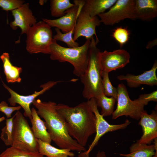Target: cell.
<instances>
[{
  "label": "cell",
  "mask_w": 157,
  "mask_h": 157,
  "mask_svg": "<svg viewBox=\"0 0 157 157\" xmlns=\"http://www.w3.org/2000/svg\"><path fill=\"white\" fill-rule=\"evenodd\" d=\"M118 95L117 107L112 114V118L115 119L123 116H129L132 119L139 120L143 111L144 105L137 99L131 100L125 85L119 84L117 88Z\"/></svg>",
  "instance_id": "7"
},
{
  "label": "cell",
  "mask_w": 157,
  "mask_h": 157,
  "mask_svg": "<svg viewBox=\"0 0 157 157\" xmlns=\"http://www.w3.org/2000/svg\"><path fill=\"white\" fill-rule=\"evenodd\" d=\"M79 5V11L74 28L73 38L76 41L81 37H85L86 40H91L95 35L96 41L97 43L99 40L97 37L96 28L101 24L98 16H90L82 9L83 0H76Z\"/></svg>",
  "instance_id": "10"
},
{
  "label": "cell",
  "mask_w": 157,
  "mask_h": 157,
  "mask_svg": "<svg viewBox=\"0 0 157 157\" xmlns=\"http://www.w3.org/2000/svg\"><path fill=\"white\" fill-rule=\"evenodd\" d=\"M95 98L98 107L101 108L100 113L103 117L112 115L114 111L116 99L107 97L103 93Z\"/></svg>",
  "instance_id": "23"
},
{
  "label": "cell",
  "mask_w": 157,
  "mask_h": 157,
  "mask_svg": "<svg viewBox=\"0 0 157 157\" xmlns=\"http://www.w3.org/2000/svg\"><path fill=\"white\" fill-rule=\"evenodd\" d=\"M74 3V6L66 10L64 16L54 19L43 18L42 21L51 27L59 29L63 33L70 32L74 28L79 11L78 4L75 0Z\"/></svg>",
  "instance_id": "15"
},
{
  "label": "cell",
  "mask_w": 157,
  "mask_h": 157,
  "mask_svg": "<svg viewBox=\"0 0 157 157\" xmlns=\"http://www.w3.org/2000/svg\"><path fill=\"white\" fill-rule=\"evenodd\" d=\"M0 58L3 63L7 81L8 83H20L22 80L20 74L22 72V68L13 65L10 60L9 54L8 53H3Z\"/></svg>",
  "instance_id": "21"
},
{
  "label": "cell",
  "mask_w": 157,
  "mask_h": 157,
  "mask_svg": "<svg viewBox=\"0 0 157 157\" xmlns=\"http://www.w3.org/2000/svg\"><path fill=\"white\" fill-rule=\"evenodd\" d=\"M75 4L69 0H51L50 1L51 15L55 17H61L65 14V12Z\"/></svg>",
  "instance_id": "24"
},
{
  "label": "cell",
  "mask_w": 157,
  "mask_h": 157,
  "mask_svg": "<svg viewBox=\"0 0 157 157\" xmlns=\"http://www.w3.org/2000/svg\"><path fill=\"white\" fill-rule=\"evenodd\" d=\"M130 58L129 53L123 49L101 52L99 60L102 71L109 73L122 68L129 63Z\"/></svg>",
  "instance_id": "12"
},
{
  "label": "cell",
  "mask_w": 157,
  "mask_h": 157,
  "mask_svg": "<svg viewBox=\"0 0 157 157\" xmlns=\"http://www.w3.org/2000/svg\"><path fill=\"white\" fill-rule=\"evenodd\" d=\"M113 36L120 46L122 47L128 41L129 38V33L126 28L119 27L115 30Z\"/></svg>",
  "instance_id": "29"
},
{
  "label": "cell",
  "mask_w": 157,
  "mask_h": 157,
  "mask_svg": "<svg viewBox=\"0 0 157 157\" xmlns=\"http://www.w3.org/2000/svg\"><path fill=\"white\" fill-rule=\"evenodd\" d=\"M90 41L91 40H86L82 45L70 48L62 46L53 40L50 47V58L52 60L70 63L74 67L73 74L80 77L87 67Z\"/></svg>",
  "instance_id": "4"
},
{
  "label": "cell",
  "mask_w": 157,
  "mask_h": 157,
  "mask_svg": "<svg viewBox=\"0 0 157 157\" xmlns=\"http://www.w3.org/2000/svg\"><path fill=\"white\" fill-rule=\"evenodd\" d=\"M137 99L145 106L150 101L157 102V91L155 90L149 94H141Z\"/></svg>",
  "instance_id": "32"
},
{
  "label": "cell",
  "mask_w": 157,
  "mask_h": 157,
  "mask_svg": "<svg viewBox=\"0 0 157 157\" xmlns=\"http://www.w3.org/2000/svg\"><path fill=\"white\" fill-rule=\"evenodd\" d=\"M117 0H84L82 9L90 16L94 17L110 8Z\"/></svg>",
  "instance_id": "19"
},
{
  "label": "cell",
  "mask_w": 157,
  "mask_h": 157,
  "mask_svg": "<svg viewBox=\"0 0 157 157\" xmlns=\"http://www.w3.org/2000/svg\"><path fill=\"white\" fill-rule=\"evenodd\" d=\"M135 19L150 21L157 16V0H135Z\"/></svg>",
  "instance_id": "17"
},
{
  "label": "cell",
  "mask_w": 157,
  "mask_h": 157,
  "mask_svg": "<svg viewBox=\"0 0 157 157\" xmlns=\"http://www.w3.org/2000/svg\"><path fill=\"white\" fill-rule=\"evenodd\" d=\"M5 119V117L4 116L0 117V122L3 121Z\"/></svg>",
  "instance_id": "35"
},
{
  "label": "cell",
  "mask_w": 157,
  "mask_h": 157,
  "mask_svg": "<svg viewBox=\"0 0 157 157\" xmlns=\"http://www.w3.org/2000/svg\"><path fill=\"white\" fill-rule=\"evenodd\" d=\"M14 116L12 146L28 151L38 152V143L27 119L19 110Z\"/></svg>",
  "instance_id": "6"
},
{
  "label": "cell",
  "mask_w": 157,
  "mask_h": 157,
  "mask_svg": "<svg viewBox=\"0 0 157 157\" xmlns=\"http://www.w3.org/2000/svg\"><path fill=\"white\" fill-rule=\"evenodd\" d=\"M59 82L60 81H49L40 86V87L42 88L41 90L38 92L35 91L33 94L26 96L21 95L18 94L3 82V85L10 94V97L8 99L10 104L13 106H15L16 104H19L24 110V116L29 118L31 119L32 118L31 110L30 108L31 104L32 103L37 97L43 94Z\"/></svg>",
  "instance_id": "11"
},
{
  "label": "cell",
  "mask_w": 157,
  "mask_h": 157,
  "mask_svg": "<svg viewBox=\"0 0 157 157\" xmlns=\"http://www.w3.org/2000/svg\"><path fill=\"white\" fill-rule=\"evenodd\" d=\"M102 85L103 92L108 97H113L116 99L118 93L117 88L113 86L109 77V73L102 71Z\"/></svg>",
  "instance_id": "26"
},
{
  "label": "cell",
  "mask_w": 157,
  "mask_h": 157,
  "mask_svg": "<svg viewBox=\"0 0 157 157\" xmlns=\"http://www.w3.org/2000/svg\"><path fill=\"white\" fill-rule=\"evenodd\" d=\"M156 45L157 39L156 38L152 41L149 42L146 46V48L147 49H150Z\"/></svg>",
  "instance_id": "33"
},
{
  "label": "cell",
  "mask_w": 157,
  "mask_h": 157,
  "mask_svg": "<svg viewBox=\"0 0 157 157\" xmlns=\"http://www.w3.org/2000/svg\"><path fill=\"white\" fill-rule=\"evenodd\" d=\"M24 2L22 0H0V7L4 10L11 11L21 7Z\"/></svg>",
  "instance_id": "30"
},
{
  "label": "cell",
  "mask_w": 157,
  "mask_h": 157,
  "mask_svg": "<svg viewBox=\"0 0 157 157\" xmlns=\"http://www.w3.org/2000/svg\"><path fill=\"white\" fill-rule=\"evenodd\" d=\"M0 157H44L38 152H32L11 146L0 154Z\"/></svg>",
  "instance_id": "25"
},
{
  "label": "cell",
  "mask_w": 157,
  "mask_h": 157,
  "mask_svg": "<svg viewBox=\"0 0 157 157\" xmlns=\"http://www.w3.org/2000/svg\"><path fill=\"white\" fill-rule=\"evenodd\" d=\"M157 62L156 60L150 69L140 74L135 75L127 74L126 75L118 76L117 78L119 81H126L128 86L131 88H136L142 84L150 86L157 85Z\"/></svg>",
  "instance_id": "16"
},
{
  "label": "cell",
  "mask_w": 157,
  "mask_h": 157,
  "mask_svg": "<svg viewBox=\"0 0 157 157\" xmlns=\"http://www.w3.org/2000/svg\"><path fill=\"white\" fill-rule=\"evenodd\" d=\"M95 117L96 135L94 140L89 146L87 150L83 152L86 156L89 157V154L95 147L101 138L106 133L126 128L131 123L128 119L124 122L118 124H111L104 118L99 113L95 98H93L87 101Z\"/></svg>",
  "instance_id": "9"
},
{
  "label": "cell",
  "mask_w": 157,
  "mask_h": 157,
  "mask_svg": "<svg viewBox=\"0 0 157 157\" xmlns=\"http://www.w3.org/2000/svg\"><path fill=\"white\" fill-rule=\"evenodd\" d=\"M11 12L14 19L10 22V26L13 30L19 27L21 30V34H26L30 27L37 23L36 18L29 8L28 3H24Z\"/></svg>",
  "instance_id": "14"
},
{
  "label": "cell",
  "mask_w": 157,
  "mask_h": 157,
  "mask_svg": "<svg viewBox=\"0 0 157 157\" xmlns=\"http://www.w3.org/2000/svg\"><path fill=\"white\" fill-rule=\"evenodd\" d=\"M31 110V128L35 138L44 142L51 143L52 140L47 131L44 121L38 115L36 110L32 108Z\"/></svg>",
  "instance_id": "18"
},
{
  "label": "cell",
  "mask_w": 157,
  "mask_h": 157,
  "mask_svg": "<svg viewBox=\"0 0 157 157\" xmlns=\"http://www.w3.org/2000/svg\"><path fill=\"white\" fill-rule=\"evenodd\" d=\"M135 0H118L106 12L98 15L101 23L112 26L125 19H136Z\"/></svg>",
  "instance_id": "8"
},
{
  "label": "cell",
  "mask_w": 157,
  "mask_h": 157,
  "mask_svg": "<svg viewBox=\"0 0 157 157\" xmlns=\"http://www.w3.org/2000/svg\"><path fill=\"white\" fill-rule=\"evenodd\" d=\"M14 116L6 119V125L1 129L0 138L5 144L12 146L13 144L12 133Z\"/></svg>",
  "instance_id": "28"
},
{
  "label": "cell",
  "mask_w": 157,
  "mask_h": 157,
  "mask_svg": "<svg viewBox=\"0 0 157 157\" xmlns=\"http://www.w3.org/2000/svg\"><path fill=\"white\" fill-rule=\"evenodd\" d=\"M38 145V152L47 157H74V154L68 149H58L50 144L36 139Z\"/></svg>",
  "instance_id": "22"
},
{
  "label": "cell",
  "mask_w": 157,
  "mask_h": 157,
  "mask_svg": "<svg viewBox=\"0 0 157 157\" xmlns=\"http://www.w3.org/2000/svg\"><path fill=\"white\" fill-rule=\"evenodd\" d=\"M154 144H140L137 142L133 143L129 148L130 153L119 154L124 157H152L157 152V138L154 140Z\"/></svg>",
  "instance_id": "20"
},
{
  "label": "cell",
  "mask_w": 157,
  "mask_h": 157,
  "mask_svg": "<svg viewBox=\"0 0 157 157\" xmlns=\"http://www.w3.org/2000/svg\"><path fill=\"white\" fill-rule=\"evenodd\" d=\"M26 49L31 54H50L53 40L51 27L43 21L31 26L26 34Z\"/></svg>",
  "instance_id": "5"
},
{
  "label": "cell",
  "mask_w": 157,
  "mask_h": 157,
  "mask_svg": "<svg viewBox=\"0 0 157 157\" xmlns=\"http://www.w3.org/2000/svg\"><path fill=\"white\" fill-rule=\"evenodd\" d=\"M56 108L65 122L69 135L85 147L89 137L96 132L95 116L88 101L73 107L59 104Z\"/></svg>",
  "instance_id": "1"
},
{
  "label": "cell",
  "mask_w": 157,
  "mask_h": 157,
  "mask_svg": "<svg viewBox=\"0 0 157 157\" xmlns=\"http://www.w3.org/2000/svg\"></svg>",
  "instance_id": "37"
},
{
  "label": "cell",
  "mask_w": 157,
  "mask_h": 157,
  "mask_svg": "<svg viewBox=\"0 0 157 157\" xmlns=\"http://www.w3.org/2000/svg\"><path fill=\"white\" fill-rule=\"evenodd\" d=\"M95 157H106V156L104 151H99L97 153Z\"/></svg>",
  "instance_id": "34"
},
{
  "label": "cell",
  "mask_w": 157,
  "mask_h": 157,
  "mask_svg": "<svg viewBox=\"0 0 157 157\" xmlns=\"http://www.w3.org/2000/svg\"><path fill=\"white\" fill-rule=\"evenodd\" d=\"M20 106H9L7 103L3 101L0 103V111L3 113L7 118H11L12 113L15 111H19L21 108Z\"/></svg>",
  "instance_id": "31"
},
{
  "label": "cell",
  "mask_w": 157,
  "mask_h": 157,
  "mask_svg": "<svg viewBox=\"0 0 157 157\" xmlns=\"http://www.w3.org/2000/svg\"><path fill=\"white\" fill-rule=\"evenodd\" d=\"M93 37L91 40L88 53L87 69L79 77L84 88L83 97L89 100L96 98L103 93L102 85V70L99 60L101 51Z\"/></svg>",
  "instance_id": "3"
},
{
  "label": "cell",
  "mask_w": 157,
  "mask_h": 157,
  "mask_svg": "<svg viewBox=\"0 0 157 157\" xmlns=\"http://www.w3.org/2000/svg\"><path fill=\"white\" fill-rule=\"evenodd\" d=\"M56 34L53 36V40L57 41H60L65 43L69 48H73L79 46L77 42L74 40L72 35L74 33V28L66 33H62L60 30L55 28Z\"/></svg>",
  "instance_id": "27"
},
{
  "label": "cell",
  "mask_w": 157,
  "mask_h": 157,
  "mask_svg": "<svg viewBox=\"0 0 157 157\" xmlns=\"http://www.w3.org/2000/svg\"><path fill=\"white\" fill-rule=\"evenodd\" d=\"M152 157H157V152H156L155 154Z\"/></svg>",
  "instance_id": "36"
},
{
  "label": "cell",
  "mask_w": 157,
  "mask_h": 157,
  "mask_svg": "<svg viewBox=\"0 0 157 157\" xmlns=\"http://www.w3.org/2000/svg\"><path fill=\"white\" fill-rule=\"evenodd\" d=\"M32 104L37 108L38 115L44 119L52 141L60 148L68 149L79 152L87 150L69 134L64 119L56 110L55 102L35 99Z\"/></svg>",
  "instance_id": "2"
},
{
  "label": "cell",
  "mask_w": 157,
  "mask_h": 157,
  "mask_svg": "<svg viewBox=\"0 0 157 157\" xmlns=\"http://www.w3.org/2000/svg\"><path fill=\"white\" fill-rule=\"evenodd\" d=\"M139 124L142 127L143 134L136 142L140 144H150L157 138V112L152 111L148 114L144 110L141 114Z\"/></svg>",
  "instance_id": "13"
}]
</instances>
